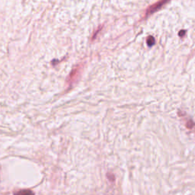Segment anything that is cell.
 Masks as SVG:
<instances>
[{
    "instance_id": "cell-4",
    "label": "cell",
    "mask_w": 195,
    "mask_h": 195,
    "mask_svg": "<svg viewBox=\"0 0 195 195\" xmlns=\"http://www.w3.org/2000/svg\"><path fill=\"white\" fill-rule=\"evenodd\" d=\"M185 34V31H181V32H180V33H179V35H181V36H183V35Z\"/></svg>"
},
{
    "instance_id": "cell-3",
    "label": "cell",
    "mask_w": 195,
    "mask_h": 195,
    "mask_svg": "<svg viewBox=\"0 0 195 195\" xmlns=\"http://www.w3.org/2000/svg\"><path fill=\"white\" fill-rule=\"evenodd\" d=\"M146 42H147V44H148L149 46H152L154 45L155 43V39L154 37H152V36H150V37L147 38V40H146Z\"/></svg>"
},
{
    "instance_id": "cell-2",
    "label": "cell",
    "mask_w": 195,
    "mask_h": 195,
    "mask_svg": "<svg viewBox=\"0 0 195 195\" xmlns=\"http://www.w3.org/2000/svg\"><path fill=\"white\" fill-rule=\"evenodd\" d=\"M14 195H34V193L30 190H22V191H17Z\"/></svg>"
},
{
    "instance_id": "cell-1",
    "label": "cell",
    "mask_w": 195,
    "mask_h": 195,
    "mask_svg": "<svg viewBox=\"0 0 195 195\" xmlns=\"http://www.w3.org/2000/svg\"><path fill=\"white\" fill-rule=\"evenodd\" d=\"M168 1H169V0H160L159 2H158L157 3L154 4L153 6H152L149 8L148 10H147V12H146V14L148 15V14H152V13L155 12L156 11L158 10L159 8H162V6H164V5L165 4L166 2H168Z\"/></svg>"
}]
</instances>
